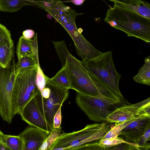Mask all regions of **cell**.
<instances>
[{
	"mask_svg": "<svg viewBox=\"0 0 150 150\" xmlns=\"http://www.w3.org/2000/svg\"><path fill=\"white\" fill-rule=\"evenodd\" d=\"M0 150H10L1 141L0 142Z\"/></svg>",
	"mask_w": 150,
	"mask_h": 150,
	"instance_id": "cell-36",
	"label": "cell"
},
{
	"mask_svg": "<svg viewBox=\"0 0 150 150\" xmlns=\"http://www.w3.org/2000/svg\"><path fill=\"white\" fill-rule=\"evenodd\" d=\"M61 127L53 128L38 150H49L61 134Z\"/></svg>",
	"mask_w": 150,
	"mask_h": 150,
	"instance_id": "cell-23",
	"label": "cell"
},
{
	"mask_svg": "<svg viewBox=\"0 0 150 150\" xmlns=\"http://www.w3.org/2000/svg\"><path fill=\"white\" fill-rule=\"evenodd\" d=\"M47 17L48 19H52L53 17V16L49 13H48L47 15Z\"/></svg>",
	"mask_w": 150,
	"mask_h": 150,
	"instance_id": "cell-37",
	"label": "cell"
},
{
	"mask_svg": "<svg viewBox=\"0 0 150 150\" xmlns=\"http://www.w3.org/2000/svg\"><path fill=\"white\" fill-rule=\"evenodd\" d=\"M19 135L24 141V150H38L48 135L39 129L30 127L26 128Z\"/></svg>",
	"mask_w": 150,
	"mask_h": 150,
	"instance_id": "cell-13",
	"label": "cell"
},
{
	"mask_svg": "<svg viewBox=\"0 0 150 150\" xmlns=\"http://www.w3.org/2000/svg\"><path fill=\"white\" fill-rule=\"evenodd\" d=\"M99 142L101 145L105 147H107L115 146L123 143H127L128 142L118 136L103 139H101Z\"/></svg>",
	"mask_w": 150,
	"mask_h": 150,
	"instance_id": "cell-27",
	"label": "cell"
},
{
	"mask_svg": "<svg viewBox=\"0 0 150 150\" xmlns=\"http://www.w3.org/2000/svg\"><path fill=\"white\" fill-rule=\"evenodd\" d=\"M39 65L18 70L13 89L11 105L15 115H21L26 104L41 92L37 84V76Z\"/></svg>",
	"mask_w": 150,
	"mask_h": 150,
	"instance_id": "cell-4",
	"label": "cell"
},
{
	"mask_svg": "<svg viewBox=\"0 0 150 150\" xmlns=\"http://www.w3.org/2000/svg\"><path fill=\"white\" fill-rule=\"evenodd\" d=\"M32 41V40L26 39L23 36L20 37L16 50L18 59L24 57H35L33 52Z\"/></svg>",
	"mask_w": 150,
	"mask_h": 150,
	"instance_id": "cell-18",
	"label": "cell"
},
{
	"mask_svg": "<svg viewBox=\"0 0 150 150\" xmlns=\"http://www.w3.org/2000/svg\"><path fill=\"white\" fill-rule=\"evenodd\" d=\"M14 55L13 41L0 44V63L2 67L6 68L11 66Z\"/></svg>",
	"mask_w": 150,
	"mask_h": 150,
	"instance_id": "cell-16",
	"label": "cell"
},
{
	"mask_svg": "<svg viewBox=\"0 0 150 150\" xmlns=\"http://www.w3.org/2000/svg\"><path fill=\"white\" fill-rule=\"evenodd\" d=\"M13 41L9 30L0 23V44Z\"/></svg>",
	"mask_w": 150,
	"mask_h": 150,
	"instance_id": "cell-30",
	"label": "cell"
},
{
	"mask_svg": "<svg viewBox=\"0 0 150 150\" xmlns=\"http://www.w3.org/2000/svg\"><path fill=\"white\" fill-rule=\"evenodd\" d=\"M30 5L40 8L36 1L29 0H0V11L12 13L20 10L24 6Z\"/></svg>",
	"mask_w": 150,
	"mask_h": 150,
	"instance_id": "cell-15",
	"label": "cell"
},
{
	"mask_svg": "<svg viewBox=\"0 0 150 150\" xmlns=\"http://www.w3.org/2000/svg\"><path fill=\"white\" fill-rule=\"evenodd\" d=\"M78 13L70 8L59 15L56 20L66 30L74 42L78 55L84 61L95 57L102 53L90 44L82 36L77 28L75 20Z\"/></svg>",
	"mask_w": 150,
	"mask_h": 150,
	"instance_id": "cell-7",
	"label": "cell"
},
{
	"mask_svg": "<svg viewBox=\"0 0 150 150\" xmlns=\"http://www.w3.org/2000/svg\"><path fill=\"white\" fill-rule=\"evenodd\" d=\"M58 1L40 0L36 1L37 4L40 6L41 8L45 10L47 8H53Z\"/></svg>",
	"mask_w": 150,
	"mask_h": 150,
	"instance_id": "cell-31",
	"label": "cell"
},
{
	"mask_svg": "<svg viewBox=\"0 0 150 150\" xmlns=\"http://www.w3.org/2000/svg\"><path fill=\"white\" fill-rule=\"evenodd\" d=\"M18 71L14 59L8 67H0V115L3 120L9 124L15 116L12 110L11 98Z\"/></svg>",
	"mask_w": 150,
	"mask_h": 150,
	"instance_id": "cell-8",
	"label": "cell"
},
{
	"mask_svg": "<svg viewBox=\"0 0 150 150\" xmlns=\"http://www.w3.org/2000/svg\"><path fill=\"white\" fill-rule=\"evenodd\" d=\"M107 10L104 22L111 27L121 30L128 37L150 42V19L142 16L127 8L117 0Z\"/></svg>",
	"mask_w": 150,
	"mask_h": 150,
	"instance_id": "cell-1",
	"label": "cell"
},
{
	"mask_svg": "<svg viewBox=\"0 0 150 150\" xmlns=\"http://www.w3.org/2000/svg\"><path fill=\"white\" fill-rule=\"evenodd\" d=\"M145 63L140 69L137 74L133 77L135 82L148 86L150 85V56L144 59Z\"/></svg>",
	"mask_w": 150,
	"mask_h": 150,
	"instance_id": "cell-19",
	"label": "cell"
},
{
	"mask_svg": "<svg viewBox=\"0 0 150 150\" xmlns=\"http://www.w3.org/2000/svg\"><path fill=\"white\" fill-rule=\"evenodd\" d=\"M76 103L91 120L98 122H106L108 116L120 105L121 100L103 96H92L76 92Z\"/></svg>",
	"mask_w": 150,
	"mask_h": 150,
	"instance_id": "cell-6",
	"label": "cell"
},
{
	"mask_svg": "<svg viewBox=\"0 0 150 150\" xmlns=\"http://www.w3.org/2000/svg\"><path fill=\"white\" fill-rule=\"evenodd\" d=\"M1 141L10 150H24V144L19 135L4 134Z\"/></svg>",
	"mask_w": 150,
	"mask_h": 150,
	"instance_id": "cell-20",
	"label": "cell"
},
{
	"mask_svg": "<svg viewBox=\"0 0 150 150\" xmlns=\"http://www.w3.org/2000/svg\"><path fill=\"white\" fill-rule=\"evenodd\" d=\"M50 83L61 88L71 89L70 78L65 66L63 67L53 77L48 78Z\"/></svg>",
	"mask_w": 150,
	"mask_h": 150,
	"instance_id": "cell-17",
	"label": "cell"
},
{
	"mask_svg": "<svg viewBox=\"0 0 150 150\" xmlns=\"http://www.w3.org/2000/svg\"><path fill=\"white\" fill-rule=\"evenodd\" d=\"M46 85L51 90L49 97L47 98H42L40 92L35 97L40 112L47 124L53 129L54 115L60 107L62 106L63 103L68 98L69 92L68 89L50 83L48 79Z\"/></svg>",
	"mask_w": 150,
	"mask_h": 150,
	"instance_id": "cell-9",
	"label": "cell"
},
{
	"mask_svg": "<svg viewBox=\"0 0 150 150\" xmlns=\"http://www.w3.org/2000/svg\"><path fill=\"white\" fill-rule=\"evenodd\" d=\"M117 0L127 8L150 19V4L146 1L141 0Z\"/></svg>",
	"mask_w": 150,
	"mask_h": 150,
	"instance_id": "cell-14",
	"label": "cell"
},
{
	"mask_svg": "<svg viewBox=\"0 0 150 150\" xmlns=\"http://www.w3.org/2000/svg\"><path fill=\"white\" fill-rule=\"evenodd\" d=\"M4 134L0 130V142Z\"/></svg>",
	"mask_w": 150,
	"mask_h": 150,
	"instance_id": "cell-38",
	"label": "cell"
},
{
	"mask_svg": "<svg viewBox=\"0 0 150 150\" xmlns=\"http://www.w3.org/2000/svg\"><path fill=\"white\" fill-rule=\"evenodd\" d=\"M38 65V60L35 57H24L18 59V62L16 63L18 70L35 67Z\"/></svg>",
	"mask_w": 150,
	"mask_h": 150,
	"instance_id": "cell-24",
	"label": "cell"
},
{
	"mask_svg": "<svg viewBox=\"0 0 150 150\" xmlns=\"http://www.w3.org/2000/svg\"><path fill=\"white\" fill-rule=\"evenodd\" d=\"M105 148L98 142L79 145L67 150H104Z\"/></svg>",
	"mask_w": 150,
	"mask_h": 150,
	"instance_id": "cell-26",
	"label": "cell"
},
{
	"mask_svg": "<svg viewBox=\"0 0 150 150\" xmlns=\"http://www.w3.org/2000/svg\"><path fill=\"white\" fill-rule=\"evenodd\" d=\"M90 75L109 89L119 98H124L119 83L121 76L114 65L112 52L107 51L94 58L82 61Z\"/></svg>",
	"mask_w": 150,
	"mask_h": 150,
	"instance_id": "cell-3",
	"label": "cell"
},
{
	"mask_svg": "<svg viewBox=\"0 0 150 150\" xmlns=\"http://www.w3.org/2000/svg\"><path fill=\"white\" fill-rule=\"evenodd\" d=\"M136 117L133 119L120 123H115L114 125L102 139L114 138L118 137L120 135L121 131L122 129L134 120Z\"/></svg>",
	"mask_w": 150,
	"mask_h": 150,
	"instance_id": "cell-22",
	"label": "cell"
},
{
	"mask_svg": "<svg viewBox=\"0 0 150 150\" xmlns=\"http://www.w3.org/2000/svg\"><path fill=\"white\" fill-rule=\"evenodd\" d=\"M37 33L34 39L32 40V44L33 53L35 57L38 60V50L37 46Z\"/></svg>",
	"mask_w": 150,
	"mask_h": 150,
	"instance_id": "cell-33",
	"label": "cell"
},
{
	"mask_svg": "<svg viewBox=\"0 0 150 150\" xmlns=\"http://www.w3.org/2000/svg\"><path fill=\"white\" fill-rule=\"evenodd\" d=\"M150 126V115L141 114L121 131L120 135L124 137L126 141L135 144Z\"/></svg>",
	"mask_w": 150,
	"mask_h": 150,
	"instance_id": "cell-12",
	"label": "cell"
},
{
	"mask_svg": "<svg viewBox=\"0 0 150 150\" xmlns=\"http://www.w3.org/2000/svg\"><path fill=\"white\" fill-rule=\"evenodd\" d=\"M65 66L70 78L71 89L88 95L103 96L110 98H119L103 84L91 76L81 61L71 54L67 58Z\"/></svg>",
	"mask_w": 150,
	"mask_h": 150,
	"instance_id": "cell-2",
	"label": "cell"
},
{
	"mask_svg": "<svg viewBox=\"0 0 150 150\" xmlns=\"http://www.w3.org/2000/svg\"><path fill=\"white\" fill-rule=\"evenodd\" d=\"M58 58L60 60L62 67L65 65L67 58L70 54L68 50L65 41H52Z\"/></svg>",
	"mask_w": 150,
	"mask_h": 150,
	"instance_id": "cell-21",
	"label": "cell"
},
{
	"mask_svg": "<svg viewBox=\"0 0 150 150\" xmlns=\"http://www.w3.org/2000/svg\"><path fill=\"white\" fill-rule=\"evenodd\" d=\"M0 67H1V65L0 63Z\"/></svg>",
	"mask_w": 150,
	"mask_h": 150,
	"instance_id": "cell-39",
	"label": "cell"
},
{
	"mask_svg": "<svg viewBox=\"0 0 150 150\" xmlns=\"http://www.w3.org/2000/svg\"><path fill=\"white\" fill-rule=\"evenodd\" d=\"M48 78V77L44 74L39 66L37 76V83L41 92L45 87Z\"/></svg>",
	"mask_w": 150,
	"mask_h": 150,
	"instance_id": "cell-29",
	"label": "cell"
},
{
	"mask_svg": "<svg viewBox=\"0 0 150 150\" xmlns=\"http://www.w3.org/2000/svg\"><path fill=\"white\" fill-rule=\"evenodd\" d=\"M61 108V107L59 109L54 117V128H58L61 127L62 119Z\"/></svg>",
	"mask_w": 150,
	"mask_h": 150,
	"instance_id": "cell-32",
	"label": "cell"
},
{
	"mask_svg": "<svg viewBox=\"0 0 150 150\" xmlns=\"http://www.w3.org/2000/svg\"><path fill=\"white\" fill-rule=\"evenodd\" d=\"M35 34V32L33 30L27 29L23 32L22 36L26 39H31L34 37Z\"/></svg>",
	"mask_w": 150,
	"mask_h": 150,
	"instance_id": "cell-34",
	"label": "cell"
},
{
	"mask_svg": "<svg viewBox=\"0 0 150 150\" xmlns=\"http://www.w3.org/2000/svg\"><path fill=\"white\" fill-rule=\"evenodd\" d=\"M150 126L143 135L135 143L137 145V150H149L150 144Z\"/></svg>",
	"mask_w": 150,
	"mask_h": 150,
	"instance_id": "cell-25",
	"label": "cell"
},
{
	"mask_svg": "<svg viewBox=\"0 0 150 150\" xmlns=\"http://www.w3.org/2000/svg\"><path fill=\"white\" fill-rule=\"evenodd\" d=\"M136 144L129 142L123 143L109 147H105L104 150H137Z\"/></svg>",
	"mask_w": 150,
	"mask_h": 150,
	"instance_id": "cell-28",
	"label": "cell"
},
{
	"mask_svg": "<svg viewBox=\"0 0 150 150\" xmlns=\"http://www.w3.org/2000/svg\"><path fill=\"white\" fill-rule=\"evenodd\" d=\"M103 122L86 125L83 129L70 133L63 132L49 150L60 149L67 150L76 146L102 139L114 125Z\"/></svg>",
	"mask_w": 150,
	"mask_h": 150,
	"instance_id": "cell-5",
	"label": "cell"
},
{
	"mask_svg": "<svg viewBox=\"0 0 150 150\" xmlns=\"http://www.w3.org/2000/svg\"><path fill=\"white\" fill-rule=\"evenodd\" d=\"M149 104V97L136 103L124 105L117 108L110 114L107 117L106 122L119 124L133 119L139 115L146 114L144 110Z\"/></svg>",
	"mask_w": 150,
	"mask_h": 150,
	"instance_id": "cell-10",
	"label": "cell"
},
{
	"mask_svg": "<svg viewBox=\"0 0 150 150\" xmlns=\"http://www.w3.org/2000/svg\"><path fill=\"white\" fill-rule=\"evenodd\" d=\"M21 116L22 120L29 125L42 130L48 135L53 129L40 112L35 97L25 106Z\"/></svg>",
	"mask_w": 150,
	"mask_h": 150,
	"instance_id": "cell-11",
	"label": "cell"
},
{
	"mask_svg": "<svg viewBox=\"0 0 150 150\" xmlns=\"http://www.w3.org/2000/svg\"><path fill=\"white\" fill-rule=\"evenodd\" d=\"M85 0H73L62 1V2H71L74 5L77 6L82 5L85 1Z\"/></svg>",
	"mask_w": 150,
	"mask_h": 150,
	"instance_id": "cell-35",
	"label": "cell"
}]
</instances>
